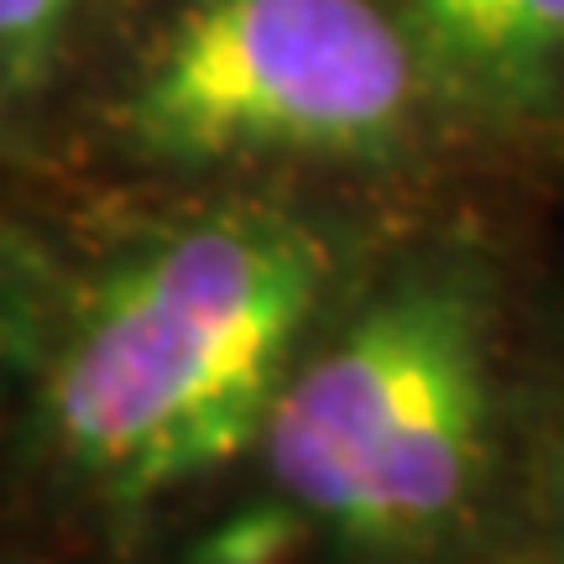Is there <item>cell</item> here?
<instances>
[{"instance_id": "cell-5", "label": "cell", "mask_w": 564, "mask_h": 564, "mask_svg": "<svg viewBox=\"0 0 564 564\" xmlns=\"http://www.w3.org/2000/svg\"><path fill=\"white\" fill-rule=\"evenodd\" d=\"M74 11L79 0H0V63L17 79L42 74V63L58 47Z\"/></svg>"}, {"instance_id": "cell-2", "label": "cell", "mask_w": 564, "mask_h": 564, "mask_svg": "<svg viewBox=\"0 0 564 564\" xmlns=\"http://www.w3.org/2000/svg\"><path fill=\"white\" fill-rule=\"evenodd\" d=\"M282 497L356 544H419L486 470V319L465 278L419 272L288 377L262 423Z\"/></svg>"}, {"instance_id": "cell-3", "label": "cell", "mask_w": 564, "mask_h": 564, "mask_svg": "<svg viewBox=\"0 0 564 564\" xmlns=\"http://www.w3.org/2000/svg\"><path fill=\"white\" fill-rule=\"evenodd\" d=\"M413 89V42L377 0H188L126 121L167 158L382 152Z\"/></svg>"}, {"instance_id": "cell-1", "label": "cell", "mask_w": 564, "mask_h": 564, "mask_svg": "<svg viewBox=\"0 0 564 564\" xmlns=\"http://www.w3.org/2000/svg\"><path fill=\"white\" fill-rule=\"evenodd\" d=\"M324 246L272 209L183 225L105 278L53 377L68 460L147 502L262 440L288 356L324 293Z\"/></svg>"}, {"instance_id": "cell-4", "label": "cell", "mask_w": 564, "mask_h": 564, "mask_svg": "<svg viewBox=\"0 0 564 564\" xmlns=\"http://www.w3.org/2000/svg\"><path fill=\"white\" fill-rule=\"evenodd\" d=\"M403 32L491 100L544 95L564 68V0H403Z\"/></svg>"}]
</instances>
